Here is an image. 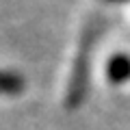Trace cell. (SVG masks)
I'll return each instance as SVG.
<instances>
[{
	"label": "cell",
	"mask_w": 130,
	"mask_h": 130,
	"mask_svg": "<svg viewBox=\"0 0 130 130\" xmlns=\"http://www.w3.org/2000/svg\"><path fill=\"white\" fill-rule=\"evenodd\" d=\"M91 46H93V28H89L83 37L80 50L76 54V63L72 70V78L67 85V106H78L85 100L87 93V78H89V59H91Z\"/></svg>",
	"instance_id": "6da1fadb"
},
{
	"label": "cell",
	"mask_w": 130,
	"mask_h": 130,
	"mask_svg": "<svg viewBox=\"0 0 130 130\" xmlns=\"http://www.w3.org/2000/svg\"><path fill=\"white\" fill-rule=\"evenodd\" d=\"M108 80L113 85H121L130 78V56L128 54H113L106 65Z\"/></svg>",
	"instance_id": "7a4b0ae2"
},
{
	"label": "cell",
	"mask_w": 130,
	"mask_h": 130,
	"mask_svg": "<svg viewBox=\"0 0 130 130\" xmlns=\"http://www.w3.org/2000/svg\"><path fill=\"white\" fill-rule=\"evenodd\" d=\"M24 89V78L15 72L0 70V93L2 95H15Z\"/></svg>",
	"instance_id": "3957f363"
}]
</instances>
